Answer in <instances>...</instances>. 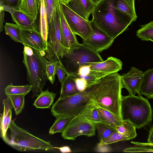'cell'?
<instances>
[{"label":"cell","instance_id":"484cf974","mask_svg":"<svg viewBox=\"0 0 153 153\" xmlns=\"http://www.w3.org/2000/svg\"><path fill=\"white\" fill-rule=\"evenodd\" d=\"M32 87L30 84L14 85L11 83L4 88V93L7 96L11 95H21L25 96L32 91Z\"/></svg>","mask_w":153,"mask_h":153},{"label":"cell","instance_id":"3957f363","mask_svg":"<svg viewBox=\"0 0 153 153\" xmlns=\"http://www.w3.org/2000/svg\"><path fill=\"white\" fill-rule=\"evenodd\" d=\"M23 62L26 69L27 80L32 86V97L37 96L43 91L48 79L46 66L48 61L45 52H40L24 45Z\"/></svg>","mask_w":153,"mask_h":153},{"label":"cell","instance_id":"f1b7e54d","mask_svg":"<svg viewBox=\"0 0 153 153\" xmlns=\"http://www.w3.org/2000/svg\"><path fill=\"white\" fill-rule=\"evenodd\" d=\"M136 36L141 40L150 41L153 38V21L142 25L136 32Z\"/></svg>","mask_w":153,"mask_h":153},{"label":"cell","instance_id":"2e32d148","mask_svg":"<svg viewBox=\"0 0 153 153\" xmlns=\"http://www.w3.org/2000/svg\"><path fill=\"white\" fill-rule=\"evenodd\" d=\"M97 3L91 0H70L65 4L75 13L84 19L89 20Z\"/></svg>","mask_w":153,"mask_h":153},{"label":"cell","instance_id":"681fc988","mask_svg":"<svg viewBox=\"0 0 153 153\" xmlns=\"http://www.w3.org/2000/svg\"></svg>","mask_w":153,"mask_h":153},{"label":"cell","instance_id":"e0dca14e","mask_svg":"<svg viewBox=\"0 0 153 153\" xmlns=\"http://www.w3.org/2000/svg\"><path fill=\"white\" fill-rule=\"evenodd\" d=\"M12 21L22 28L37 30L36 19L19 10L11 13Z\"/></svg>","mask_w":153,"mask_h":153},{"label":"cell","instance_id":"9a60e30c","mask_svg":"<svg viewBox=\"0 0 153 153\" xmlns=\"http://www.w3.org/2000/svg\"><path fill=\"white\" fill-rule=\"evenodd\" d=\"M87 63L91 70L108 74L118 72L122 69V62L119 59L112 56L101 62Z\"/></svg>","mask_w":153,"mask_h":153},{"label":"cell","instance_id":"6da1fadb","mask_svg":"<svg viewBox=\"0 0 153 153\" xmlns=\"http://www.w3.org/2000/svg\"><path fill=\"white\" fill-rule=\"evenodd\" d=\"M90 95L97 106L107 110L122 119L121 104L123 88L121 75L108 74L89 86Z\"/></svg>","mask_w":153,"mask_h":153},{"label":"cell","instance_id":"ee69618b","mask_svg":"<svg viewBox=\"0 0 153 153\" xmlns=\"http://www.w3.org/2000/svg\"><path fill=\"white\" fill-rule=\"evenodd\" d=\"M54 148L59 149L61 152L62 153H69L72 152L70 148L67 146H63L60 147H54Z\"/></svg>","mask_w":153,"mask_h":153},{"label":"cell","instance_id":"1f68e13d","mask_svg":"<svg viewBox=\"0 0 153 153\" xmlns=\"http://www.w3.org/2000/svg\"><path fill=\"white\" fill-rule=\"evenodd\" d=\"M100 141L117 131L114 128L103 123H95Z\"/></svg>","mask_w":153,"mask_h":153},{"label":"cell","instance_id":"7c38bea8","mask_svg":"<svg viewBox=\"0 0 153 153\" xmlns=\"http://www.w3.org/2000/svg\"><path fill=\"white\" fill-rule=\"evenodd\" d=\"M143 77L142 71L132 67L127 73L121 75L123 88L127 89L129 95H135L137 93L138 96H142L140 89Z\"/></svg>","mask_w":153,"mask_h":153},{"label":"cell","instance_id":"74e56055","mask_svg":"<svg viewBox=\"0 0 153 153\" xmlns=\"http://www.w3.org/2000/svg\"><path fill=\"white\" fill-rule=\"evenodd\" d=\"M56 73L59 81L62 84L66 76L70 74L64 66L61 60H59L56 66Z\"/></svg>","mask_w":153,"mask_h":153},{"label":"cell","instance_id":"7a4b0ae2","mask_svg":"<svg viewBox=\"0 0 153 153\" xmlns=\"http://www.w3.org/2000/svg\"><path fill=\"white\" fill-rule=\"evenodd\" d=\"M116 0H100L92 14L91 21L114 39L126 31L137 19L120 10L116 7Z\"/></svg>","mask_w":153,"mask_h":153},{"label":"cell","instance_id":"ac0fdd59","mask_svg":"<svg viewBox=\"0 0 153 153\" xmlns=\"http://www.w3.org/2000/svg\"><path fill=\"white\" fill-rule=\"evenodd\" d=\"M75 78V75L70 74L66 76L61 84L60 94L59 98L72 96L80 92L76 85Z\"/></svg>","mask_w":153,"mask_h":153},{"label":"cell","instance_id":"836d02e7","mask_svg":"<svg viewBox=\"0 0 153 153\" xmlns=\"http://www.w3.org/2000/svg\"><path fill=\"white\" fill-rule=\"evenodd\" d=\"M108 74L106 73L91 69L87 74L83 76L78 77L85 79L86 81L88 86L94 83L98 80Z\"/></svg>","mask_w":153,"mask_h":153},{"label":"cell","instance_id":"e575fe53","mask_svg":"<svg viewBox=\"0 0 153 153\" xmlns=\"http://www.w3.org/2000/svg\"><path fill=\"white\" fill-rule=\"evenodd\" d=\"M12 111L10 110L7 114L4 116L2 114H1L0 120V136L2 138L6 134L7 130L10 125L12 118Z\"/></svg>","mask_w":153,"mask_h":153},{"label":"cell","instance_id":"7402d4cb","mask_svg":"<svg viewBox=\"0 0 153 153\" xmlns=\"http://www.w3.org/2000/svg\"><path fill=\"white\" fill-rule=\"evenodd\" d=\"M40 4V0H21L19 10L36 19Z\"/></svg>","mask_w":153,"mask_h":153},{"label":"cell","instance_id":"44dd1931","mask_svg":"<svg viewBox=\"0 0 153 153\" xmlns=\"http://www.w3.org/2000/svg\"><path fill=\"white\" fill-rule=\"evenodd\" d=\"M56 94L47 89L42 91L37 96L33 105L38 108H49L53 104Z\"/></svg>","mask_w":153,"mask_h":153},{"label":"cell","instance_id":"d4e9b609","mask_svg":"<svg viewBox=\"0 0 153 153\" xmlns=\"http://www.w3.org/2000/svg\"><path fill=\"white\" fill-rule=\"evenodd\" d=\"M4 28L6 35L16 42L22 43L26 45L20 36V32L22 28L16 24L6 22Z\"/></svg>","mask_w":153,"mask_h":153},{"label":"cell","instance_id":"277c9868","mask_svg":"<svg viewBox=\"0 0 153 153\" xmlns=\"http://www.w3.org/2000/svg\"><path fill=\"white\" fill-rule=\"evenodd\" d=\"M121 113L122 120H129L137 129L150 124L153 117V110L148 99L135 95L122 96Z\"/></svg>","mask_w":153,"mask_h":153},{"label":"cell","instance_id":"8fae6325","mask_svg":"<svg viewBox=\"0 0 153 153\" xmlns=\"http://www.w3.org/2000/svg\"><path fill=\"white\" fill-rule=\"evenodd\" d=\"M91 24L94 33L90 38L82 39V44L100 53L108 49L112 45L114 39L110 37L93 23Z\"/></svg>","mask_w":153,"mask_h":153},{"label":"cell","instance_id":"30bf717a","mask_svg":"<svg viewBox=\"0 0 153 153\" xmlns=\"http://www.w3.org/2000/svg\"><path fill=\"white\" fill-rule=\"evenodd\" d=\"M60 3L66 20L72 32L82 39L90 38L94 33L90 21L82 18L60 0Z\"/></svg>","mask_w":153,"mask_h":153},{"label":"cell","instance_id":"d590c367","mask_svg":"<svg viewBox=\"0 0 153 153\" xmlns=\"http://www.w3.org/2000/svg\"><path fill=\"white\" fill-rule=\"evenodd\" d=\"M21 0H1L0 6L5 11L10 13L13 11L19 10Z\"/></svg>","mask_w":153,"mask_h":153},{"label":"cell","instance_id":"8992f818","mask_svg":"<svg viewBox=\"0 0 153 153\" xmlns=\"http://www.w3.org/2000/svg\"><path fill=\"white\" fill-rule=\"evenodd\" d=\"M92 103L93 102L90 96L88 86L75 94L59 98L52 105L51 112L56 117H65L73 118Z\"/></svg>","mask_w":153,"mask_h":153},{"label":"cell","instance_id":"8d00e7d4","mask_svg":"<svg viewBox=\"0 0 153 153\" xmlns=\"http://www.w3.org/2000/svg\"><path fill=\"white\" fill-rule=\"evenodd\" d=\"M58 60L53 62L48 61L46 64V72L48 80L53 85L55 82L56 67Z\"/></svg>","mask_w":153,"mask_h":153},{"label":"cell","instance_id":"4fadbf2b","mask_svg":"<svg viewBox=\"0 0 153 153\" xmlns=\"http://www.w3.org/2000/svg\"><path fill=\"white\" fill-rule=\"evenodd\" d=\"M58 6L60 16L62 45V51L61 58L64 53L69 50L79 46V43L75 35L69 26L62 11L58 0Z\"/></svg>","mask_w":153,"mask_h":153},{"label":"cell","instance_id":"cb8c5ba5","mask_svg":"<svg viewBox=\"0 0 153 153\" xmlns=\"http://www.w3.org/2000/svg\"><path fill=\"white\" fill-rule=\"evenodd\" d=\"M135 1V0H116L115 6L120 10L137 19Z\"/></svg>","mask_w":153,"mask_h":153},{"label":"cell","instance_id":"d6a6232c","mask_svg":"<svg viewBox=\"0 0 153 153\" xmlns=\"http://www.w3.org/2000/svg\"><path fill=\"white\" fill-rule=\"evenodd\" d=\"M131 140L127 135L117 131L113 133L108 137L100 141L97 144L100 146L104 144L109 145L117 142Z\"/></svg>","mask_w":153,"mask_h":153},{"label":"cell","instance_id":"ffe728a7","mask_svg":"<svg viewBox=\"0 0 153 153\" xmlns=\"http://www.w3.org/2000/svg\"><path fill=\"white\" fill-rule=\"evenodd\" d=\"M39 30L44 40L47 44L49 20L45 0H40Z\"/></svg>","mask_w":153,"mask_h":153},{"label":"cell","instance_id":"52a82bcc","mask_svg":"<svg viewBox=\"0 0 153 153\" xmlns=\"http://www.w3.org/2000/svg\"><path fill=\"white\" fill-rule=\"evenodd\" d=\"M64 58L68 72L76 75L80 66L87 62H97L103 61L99 53L83 44L65 52Z\"/></svg>","mask_w":153,"mask_h":153},{"label":"cell","instance_id":"4316f807","mask_svg":"<svg viewBox=\"0 0 153 153\" xmlns=\"http://www.w3.org/2000/svg\"><path fill=\"white\" fill-rule=\"evenodd\" d=\"M49 129V133L53 135L62 132L73 118L70 117H58Z\"/></svg>","mask_w":153,"mask_h":153},{"label":"cell","instance_id":"60d3db41","mask_svg":"<svg viewBox=\"0 0 153 153\" xmlns=\"http://www.w3.org/2000/svg\"><path fill=\"white\" fill-rule=\"evenodd\" d=\"M75 76L76 83L78 90L80 91L85 89L88 86L86 81L82 78Z\"/></svg>","mask_w":153,"mask_h":153},{"label":"cell","instance_id":"4dcf8cb0","mask_svg":"<svg viewBox=\"0 0 153 153\" xmlns=\"http://www.w3.org/2000/svg\"><path fill=\"white\" fill-rule=\"evenodd\" d=\"M25 96L21 95H11L7 96L11 100L15 114L17 115L20 114L24 108Z\"/></svg>","mask_w":153,"mask_h":153},{"label":"cell","instance_id":"f35d334b","mask_svg":"<svg viewBox=\"0 0 153 153\" xmlns=\"http://www.w3.org/2000/svg\"><path fill=\"white\" fill-rule=\"evenodd\" d=\"M48 11L49 23L55 17L56 12V0H45Z\"/></svg>","mask_w":153,"mask_h":153},{"label":"cell","instance_id":"5b68a950","mask_svg":"<svg viewBox=\"0 0 153 153\" xmlns=\"http://www.w3.org/2000/svg\"><path fill=\"white\" fill-rule=\"evenodd\" d=\"M9 128L10 131V136H8L7 134L2 139L6 143L18 151L54 149L50 142L39 138L19 127L12 120Z\"/></svg>","mask_w":153,"mask_h":153},{"label":"cell","instance_id":"9c48e42d","mask_svg":"<svg viewBox=\"0 0 153 153\" xmlns=\"http://www.w3.org/2000/svg\"><path fill=\"white\" fill-rule=\"evenodd\" d=\"M96 127L95 123L86 118L80 112L73 118L62 132L64 139L74 140L81 135L88 137L94 136Z\"/></svg>","mask_w":153,"mask_h":153},{"label":"cell","instance_id":"83f0119b","mask_svg":"<svg viewBox=\"0 0 153 153\" xmlns=\"http://www.w3.org/2000/svg\"><path fill=\"white\" fill-rule=\"evenodd\" d=\"M136 129L129 120H122V124L116 126L115 129L117 131L127 135L131 140L137 136Z\"/></svg>","mask_w":153,"mask_h":153},{"label":"cell","instance_id":"c3c4849f","mask_svg":"<svg viewBox=\"0 0 153 153\" xmlns=\"http://www.w3.org/2000/svg\"><path fill=\"white\" fill-rule=\"evenodd\" d=\"M60 1H61V0H60Z\"/></svg>","mask_w":153,"mask_h":153},{"label":"cell","instance_id":"7bdbcfd3","mask_svg":"<svg viewBox=\"0 0 153 153\" xmlns=\"http://www.w3.org/2000/svg\"><path fill=\"white\" fill-rule=\"evenodd\" d=\"M4 11L3 7L0 6V32L3 31V25L4 16Z\"/></svg>","mask_w":153,"mask_h":153},{"label":"cell","instance_id":"d6986e66","mask_svg":"<svg viewBox=\"0 0 153 153\" xmlns=\"http://www.w3.org/2000/svg\"><path fill=\"white\" fill-rule=\"evenodd\" d=\"M140 93L148 99L153 98V68L148 69L143 73Z\"/></svg>","mask_w":153,"mask_h":153},{"label":"cell","instance_id":"ab89813d","mask_svg":"<svg viewBox=\"0 0 153 153\" xmlns=\"http://www.w3.org/2000/svg\"><path fill=\"white\" fill-rule=\"evenodd\" d=\"M3 103L4 108L2 114L4 116L7 114L10 110H12L13 108L11 100L8 97H7L5 99L3 100Z\"/></svg>","mask_w":153,"mask_h":153},{"label":"cell","instance_id":"7dc6e473","mask_svg":"<svg viewBox=\"0 0 153 153\" xmlns=\"http://www.w3.org/2000/svg\"><path fill=\"white\" fill-rule=\"evenodd\" d=\"M150 41H151L152 42H153V38H151L150 39Z\"/></svg>","mask_w":153,"mask_h":153},{"label":"cell","instance_id":"ba28073f","mask_svg":"<svg viewBox=\"0 0 153 153\" xmlns=\"http://www.w3.org/2000/svg\"><path fill=\"white\" fill-rule=\"evenodd\" d=\"M56 0V10L54 18L49 23L48 50L45 56L50 62L61 60L62 54L60 16Z\"/></svg>","mask_w":153,"mask_h":153},{"label":"cell","instance_id":"f6af8a7d","mask_svg":"<svg viewBox=\"0 0 153 153\" xmlns=\"http://www.w3.org/2000/svg\"><path fill=\"white\" fill-rule=\"evenodd\" d=\"M147 141L149 143H153V126L149 131Z\"/></svg>","mask_w":153,"mask_h":153},{"label":"cell","instance_id":"603a6c76","mask_svg":"<svg viewBox=\"0 0 153 153\" xmlns=\"http://www.w3.org/2000/svg\"><path fill=\"white\" fill-rule=\"evenodd\" d=\"M96 106L104 123L109 125L114 129L116 126L122 124V120L114 114L107 110Z\"/></svg>","mask_w":153,"mask_h":153},{"label":"cell","instance_id":"b9f144b4","mask_svg":"<svg viewBox=\"0 0 153 153\" xmlns=\"http://www.w3.org/2000/svg\"><path fill=\"white\" fill-rule=\"evenodd\" d=\"M108 145L104 144L100 146L97 145L96 150L98 152H108L111 151Z\"/></svg>","mask_w":153,"mask_h":153},{"label":"cell","instance_id":"bcb514c9","mask_svg":"<svg viewBox=\"0 0 153 153\" xmlns=\"http://www.w3.org/2000/svg\"><path fill=\"white\" fill-rule=\"evenodd\" d=\"M93 2L95 3H97L100 0H91Z\"/></svg>","mask_w":153,"mask_h":153},{"label":"cell","instance_id":"f546056e","mask_svg":"<svg viewBox=\"0 0 153 153\" xmlns=\"http://www.w3.org/2000/svg\"><path fill=\"white\" fill-rule=\"evenodd\" d=\"M137 146L126 148L123 151L126 152H153V143L131 141Z\"/></svg>","mask_w":153,"mask_h":153},{"label":"cell","instance_id":"5bb4252c","mask_svg":"<svg viewBox=\"0 0 153 153\" xmlns=\"http://www.w3.org/2000/svg\"><path fill=\"white\" fill-rule=\"evenodd\" d=\"M20 34L26 45L45 53L48 50L47 44L37 30L22 28Z\"/></svg>","mask_w":153,"mask_h":153}]
</instances>
